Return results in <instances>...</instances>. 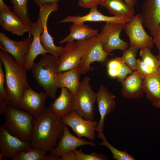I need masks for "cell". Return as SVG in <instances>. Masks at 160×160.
Wrapping results in <instances>:
<instances>
[{
	"instance_id": "1",
	"label": "cell",
	"mask_w": 160,
	"mask_h": 160,
	"mask_svg": "<svg viewBox=\"0 0 160 160\" xmlns=\"http://www.w3.org/2000/svg\"><path fill=\"white\" fill-rule=\"evenodd\" d=\"M65 124L62 118L47 107L34 117L30 143L31 147L46 153L55 147L62 136Z\"/></svg>"
},
{
	"instance_id": "2",
	"label": "cell",
	"mask_w": 160,
	"mask_h": 160,
	"mask_svg": "<svg viewBox=\"0 0 160 160\" xmlns=\"http://www.w3.org/2000/svg\"><path fill=\"white\" fill-rule=\"evenodd\" d=\"M0 59L5 71V88L7 106L16 108L26 89L29 88L27 74L24 65L18 63L4 50L0 51Z\"/></svg>"
},
{
	"instance_id": "3",
	"label": "cell",
	"mask_w": 160,
	"mask_h": 160,
	"mask_svg": "<svg viewBox=\"0 0 160 160\" xmlns=\"http://www.w3.org/2000/svg\"><path fill=\"white\" fill-rule=\"evenodd\" d=\"M59 57L47 53L38 63L34 62L31 69L32 76L39 85L52 99L56 98L58 88L55 81L57 72Z\"/></svg>"
},
{
	"instance_id": "4",
	"label": "cell",
	"mask_w": 160,
	"mask_h": 160,
	"mask_svg": "<svg viewBox=\"0 0 160 160\" xmlns=\"http://www.w3.org/2000/svg\"><path fill=\"white\" fill-rule=\"evenodd\" d=\"M3 127L10 134L25 142L30 141L34 117L28 112L7 106Z\"/></svg>"
},
{
	"instance_id": "5",
	"label": "cell",
	"mask_w": 160,
	"mask_h": 160,
	"mask_svg": "<svg viewBox=\"0 0 160 160\" xmlns=\"http://www.w3.org/2000/svg\"><path fill=\"white\" fill-rule=\"evenodd\" d=\"M81 45L83 50V54L80 60L79 68L81 74H85L94 68L91 64L97 62L104 66L108 63V56L113 54L108 53L104 49L102 43L97 36L86 40L77 41Z\"/></svg>"
},
{
	"instance_id": "6",
	"label": "cell",
	"mask_w": 160,
	"mask_h": 160,
	"mask_svg": "<svg viewBox=\"0 0 160 160\" xmlns=\"http://www.w3.org/2000/svg\"><path fill=\"white\" fill-rule=\"evenodd\" d=\"M90 81L89 78L86 76L81 81L78 92L73 95V110L86 119L93 120L95 117L94 106L97 94L93 91Z\"/></svg>"
},
{
	"instance_id": "7",
	"label": "cell",
	"mask_w": 160,
	"mask_h": 160,
	"mask_svg": "<svg viewBox=\"0 0 160 160\" xmlns=\"http://www.w3.org/2000/svg\"><path fill=\"white\" fill-rule=\"evenodd\" d=\"M142 15H134L124 24L123 29L128 36L130 46L136 47L138 49L153 47L152 37L146 32L143 26Z\"/></svg>"
},
{
	"instance_id": "8",
	"label": "cell",
	"mask_w": 160,
	"mask_h": 160,
	"mask_svg": "<svg viewBox=\"0 0 160 160\" xmlns=\"http://www.w3.org/2000/svg\"><path fill=\"white\" fill-rule=\"evenodd\" d=\"M125 24L106 22L102 26L101 32L97 36L106 52L110 53L116 49L124 51L128 48L129 44L120 38Z\"/></svg>"
},
{
	"instance_id": "9",
	"label": "cell",
	"mask_w": 160,
	"mask_h": 160,
	"mask_svg": "<svg viewBox=\"0 0 160 160\" xmlns=\"http://www.w3.org/2000/svg\"><path fill=\"white\" fill-rule=\"evenodd\" d=\"M63 122L69 126L77 137H84L90 141L95 139V128L98 124L93 120H87L72 110L68 115L62 117Z\"/></svg>"
},
{
	"instance_id": "10",
	"label": "cell",
	"mask_w": 160,
	"mask_h": 160,
	"mask_svg": "<svg viewBox=\"0 0 160 160\" xmlns=\"http://www.w3.org/2000/svg\"><path fill=\"white\" fill-rule=\"evenodd\" d=\"M39 7L38 17L41 19L43 28V33L40 37L41 43L49 53L59 57L64 46H56L55 44L53 38L49 34L47 28L48 17L51 13L57 10L58 4L57 3H51L44 4Z\"/></svg>"
},
{
	"instance_id": "11",
	"label": "cell",
	"mask_w": 160,
	"mask_h": 160,
	"mask_svg": "<svg viewBox=\"0 0 160 160\" xmlns=\"http://www.w3.org/2000/svg\"><path fill=\"white\" fill-rule=\"evenodd\" d=\"M32 39L31 35L29 34L28 38L15 41L5 33L0 32V48L12 55L18 63L24 66L25 57L28 52Z\"/></svg>"
},
{
	"instance_id": "12",
	"label": "cell",
	"mask_w": 160,
	"mask_h": 160,
	"mask_svg": "<svg viewBox=\"0 0 160 160\" xmlns=\"http://www.w3.org/2000/svg\"><path fill=\"white\" fill-rule=\"evenodd\" d=\"M48 97L45 92H38L30 87L25 90L16 108L26 111L36 117L46 109L45 103Z\"/></svg>"
},
{
	"instance_id": "13",
	"label": "cell",
	"mask_w": 160,
	"mask_h": 160,
	"mask_svg": "<svg viewBox=\"0 0 160 160\" xmlns=\"http://www.w3.org/2000/svg\"><path fill=\"white\" fill-rule=\"evenodd\" d=\"M83 54L82 47L78 41L67 42L59 57L57 72L78 67Z\"/></svg>"
},
{
	"instance_id": "14",
	"label": "cell",
	"mask_w": 160,
	"mask_h": 160,
	"mask_svg": "<svg viewBox=\"0 0 160 160\" xmlns=\"http://www.w3.org/2000/svg\"><path fill=\"white\" fill-rule=\"evenodd\" d=\"M43 30L41 19L38 17L37 21L32 23L28 32L29 34L32 36L33 39L28 52L24 59V66L27 71L31 70L34 60L38 56L49 53L43 47L40 41V37Z\"/></svg>"
},
{
	"instance_id": "15",
	"label": "cell",
	"mask_w": 160,
	"mask_h": 160,
	"mask_svg": "<svg viewBox=\"0 0 160 160\" xmlns=\"http://www.w3.org/2000/svg\"><path fill=\"white\" fill-rule=\"evenodd\" d=\"M97 94L96 102L100 119L95 130L97 132V135H99L104 133L105 117L114 111L116 104L115 96L105 86L100 85Z\"/></svg>"
},
{
	"instance_id": "16",
	"label": "cell",
	"mask_w": 160,
	"mask_h": 160,
	"mask_svg": "<svg viewBox=\"0 0 160 160\" xmlns=\"http://www.w3.org/2000/svg\"><path fill=\"white\" fill-rule=\"evenodd\" d=\"M31 147L30 141L25 142L10 134L1 126L0 127V153L4 157L12 159L19 151H27Z\"/></svg>"
},
{
	"instance_id": "17",
	"label": "cell",
	"mask_w": 160,
	"mask_h": 160,
	"mask_svg": "<svg viewBox=\"0 0 160 160\" xmlns=\"http://www.w3.org/2000/svg\"><path fill=\"white\" fill-rule=\"evenodd\" d=\"M88 145L95 146L94 141H87L84 138H79L73 135L65 124L63 134L59 141L57 146L49 151L50 154L58 159L64 154L76 149L83 145Z\"/></svg>"
},
{
	"instance_id": "18",
	"label": "cell",
	"mask_w": 160,
	"mask_h": 160,
	"mask_svg": "<svg viewBox=\"0 0 160 160\" xmlns=\"http://www.w3.org/2000/svg\"><path fill=\"white\" fill-rule=\"evenodd\" d=\"M142 8L143 24L153 37L160 24V0H144Z\"/></svg>"
},
{
	"instance_id": "19",
	"label": "cell",
	"mask_w": 160,
	"mask_h": 160,
	"mask_svg": "<svg viewBox=\"0 0 160 160\" xmlns=\"http://www.w3.org/2000/svg\"><path fill=\"white\" fill-rule=\"evenodd\" d=\"M145 76L135 71L122 82L121 95L127 99H138L144 95L142 86Z\"/></svg>"
},
{
	"instance_id": "20",
	"label": "cell",
	"mask_w": 160,
	"mask_h": 160,
	"mask_svg": "<svg viewBox=\"0 0 160 160\" xmlns=\"http://www.w3.org/2000/svg\"><path fill=\"white\" fill-rule=\"evenodd\" d=\"M89 12L84 16H68L59 22L60 23L67 22L84 23L85 22H105L111 23H124L128 21L130 19L114 16H109L103 14L97 9V6L90 9Z\"/></svg>"
},
{
	"instance_id": "21",
	"label": "cell",
	"mask_w": 160,
	"mask_h": 160,
	"mask_svg": "<svg viewBox=\"0 0 160 160\" xmlns=\"http://www.w3.org/2000/svg\"><path fill=\"white\" fill-rule=\"evenodd\" d=\"M0 24L3 29L17 36H23L29 30L10 9L0 10Z\"/></svg>"
},
{
	"instance_id": "22",
	"label": "cell",
	"mask_w": 160,
	"mask_h": 160,
	"mask_svg": "<svg viewBox=\"0 0 160 160\" xmlns=\"http://www.w3.org/2000/svg\"><path fill=\"white\" fill-rule=\"evenodd\" d=\"M81 74L78 67L64 72L57 73L55 77V83L58 88H65L74 95L78 92L81 85Z\"/></svg>"
},
{
	"instance_id": "23",
	"label": "cell",
	"mask_w": 160,
	"mask_h": 160,
	"mask_svg": "<svg viewBox=\"0 0 160 160\" xmlns=\"http://www.w3.org/2000/svg\"><path fill=\"white\" fill-rule=\"evenodd\" d=\"M73 96L65 88H61L60 95L49 104L48 108L57 116L62 117L70 114L73 109Z\"/></svg>"
},
{
	"instance_id": "24",
	"label": "cell",
	"mask_w": 160,
	"mask_h": 160,
	"mask_svg": "<svg viewBox=\"0 0 160 160\" xmlns=\"http://www.w3.org/2000/svg\"><path fill=\"white\" fill-rule=\"evenodd\" d=\"M98 30L90 27L84 23H73L70 27V33L60 41V44L68 42L81 41L97 35Z\"/></svg>"
},
{
	"instance_id": "25",
	"label": "cell",
	"mask_w": 160,
	"mask_h": 160,
	"mask_svg": "<svg viewBox=\"0 0 160 160\" xmlns=\"http://www.w3.org/2000/svg\"><path fill=\"white\" fill-rule=\"evenodd\" d=\"M100 5L116 17L130 19L135 12L134 7L128 5L124 0H101Z\"/></svg>"
},
{
	"instance_id": "26",
	"label": "cell",
	"mask_w": 160,
	"mask_h": 160,
	"mask_svg": "<svg viewBox=\"0 0 160 160\" xmlns=\"http://www.w3.org/2000/svg\"><path fill=\"white\" fill-rule=\"evenodd\" d=\"M142 88L146 98L152 103L160 100V67L155 73L145 77Z\"/></svg>"
},
{
	"instance_id": "27",
	"label": "cell",
	"mask_w": 160,
	"mask_h": 160,
	"mask_svg": "<svg viewBox=\"0 0 160 160\" xmlns=\"http://www.w3.org/2000/svg\"><path fill=\"white\" fill-rule=\"evenodd\" d=\"M45 153L38 150L32 148L27 151H19L15 153L12 160H58L50 154Z\"/></svg>"
},
{
	"instance_id": "28",
	"label": "cell",
	"mask_w": 160,
	"mask_h": 160,
	"mask_svg": "<svg viewBox=\"0 0 160 160\" xmlns=\"http://www.w3.org/2000/svg\"><path fill=\"white\" fill-rule=\"evenodd\" d=\"M28 0H11L12 12L30 28L32 23L28 16Z\"/></svg>"
},
{
	"instance_id": "29",
	"label": "cell",
	"mask_w": 160,
	"mask_h": 160,
	"mask_svg": "<svg viewBox=\"0 0 160 160\" xmlns=\"http://www.w3.org/2000/svg\"><path fill=\"white\" fill-rule=\"evenodd\" d=\"M97 137L103 140L99 144L100 146H105L107 147L112 153L113 159L116 160H135V159L125 151H121L111 145L106 140L104 133L97 135Z\"/></svg>"
},
{
	"instance_id": "30",
	"label": "cell",
	"mask_w": 160,
	"mask_h": 160,
	"mask_svg": "<svg viewBox=\"0 0 160 160\" xmlns=\"http://www.w3.org/2000/svg\"><path fill=\"white\" fill-rule=\"evenodd\" d=\"M140 55L141 60L148 66L156 71L160 67L159 61L157 57L153 55L151 49L144 48L140 49Z\"/></svg>"
},
{
	"instance_id": "31",
	"label": "cell",
	"mask_w": 160,
	"mask_h": 160,
	"mask_svg": "<svg viewBox=\"0 0 160 160\" xmlns=\"http://www.w3.org/2000/svg\"><path fill=\"white\" fill-rule=\"evenodd\" d=\"M138 49L136 47L130 46L123 52L121 58L123 62L132 70L136 71V56Z\"/></svg>"
},
{
	"instance_id": "32",
	"label": "cell",
	"mask_w": 160,
	"mask_h": 160,
	"mask_svg": "<svg viewBox=\"0 0 160 160\" xmlns=\"http://www.w3.org/2000/svg\"><path fill=\"white\" fill-rule=\"evenodd\" d=\"M3 63L0 60V115L4 114L7 107L5 100L7 95L4 84L5 83V75L2 68Z\"/></svg>"
},
{
	"instance_id": "33",
	"label": "cell",
	"mask_w": 160,
	"mask_h": 160,
	"mask_svg": "<svg viewBox=\"0 0 160 160\" xmlns=\"http://www.w3.org/2000/svg\"><path fill=\"white\" fill-rule=\"evenodd\" d=\"M74 160H108L106 155L103 154L92 153L87 154L83 153L81 149L73 150Z\"/></svg>"
},
{
	"instance_id": "34",
	"label": "cell",
	"mask_w": 160,
	"mask_h": 160,
	"mask_svg": "<svg viewBox=\"0 0 160 160\" xmlns=\"http://www.w3.org/2000/svg\"><path fill=\"white\" fill-rule=\"evenodd\" d=\"M123 62L121 57H118L108 61L107 63V72L110 77L113 78L117 77Z\"/></svg>"
},
{
	"instance_id": "35",
	"label": "cell",
	"mask_w": 160,
	"mask_h": 160,
	"mask_svg": "<svg viewBox=\"0 0 160 160\" xmlns=\"http://www.w3.org/2000/svg\"><path fill=\"white\" fill-rule=\"evenodd\" d=\"M136 71L145 76L153 74L157 71L149 67L140 59H137Z\"/></svg>"
},
{
	"instance_id": "36",
	"label": "cell",
	"mask_w": 160,
	"mask_h": 160,
	"mask_svg": "<svg viewBox=\"0 0 160 160\" xmlns=\"http://www.w3.org/2000/svg\"><path fill=\"white\" fill-rule=\"evenodd\" d=\"M133 71L127 65L122 63L119 74L116 78L117 81L119 82H122L127 76L131 73Z\"/></svg>"
},
{
	"instance_id": "37",
	"label": "cell",
	"mask_w": 160,
	"mask_h": 160,
	"mask_svg": "<svg viewBox=\"0 0 160 160\" xmlns=\"http://www.w3.org/2000/svg\"><path fill=\"white\" fill-rule=\"evenodd\" d=\"M101 0H78L79 5L84 8L90 9L97 6L100 4Z\"/></svg>"
},
{
	"instance_id": "38",
	"label": "cell",
	"mask_w": 160,
	"mask_h": 160,
	"mask_svg": "<svg viewBox=\"0 0 160 160\" xmlns=\"http://www.w3.org/2000/svg\"><path fill=\"white\" fill-rule=\"evenodd\" d=\"M153 37V43L157 46L159 51L158 55L160 56V24L159 25L157 33Z\"/></svg>"
},
{
	"instance_id": "39",
	"label": "cell",
	"mask_w": 160,
	"mask_h": 160,
	"mask_svg": "<svg viewBox=\"0 0 160 160\" xmlns=\"http://www.w3.org/2000/svg\"><path fill=\"white\" fill-rule=\"evenodd\" d=\"M60 0H33L34 2L39 7L45 4L57 3Z\"/></svg>"
},
{
	"instance_id": "40",
	"label": "cell",
	"mask_w": 160,
	"mask_h": 160,
	"mask_svg": "<svg viewBox=\"0 0 160 160\" xmlns=\"http://www.w3.org/2000/svg\"><path fill=\"white\" fill-rule=\"evenodd\" d=\"M124 1L129 6L134 7L136 4L137 0H124Z\"/></svg>"
},
{
	"instance_id": "41",
	"label": "cell",
	"mask_w": 160,
	"mask_h": 160,
	"mask_svg": "<svg viewBox=\"0 0 160 160\" xmlns=\"http://www.w3.org/2000/svg\"><path fill=\"white\" fill-rule=\"evenodd\" d=\"M10 9L9 7L6 5L3 0H0V10Z\"/></svg>"
},
{
	"instance_id": "42",
	"label": "cell",
	"mask_w": 160,
	"mask_h": 160,
	"mask_svg": "<svg viewBox=\"0 0 160 160\" xmlns=\"http://www.w3.org/2000/svg\"><path fill=\"white\" fill-rule=\"evenodd\" d=\"M152 104L156 108L160 109V100L152 103Z\"/></svg>"
},
{
	"instance_id": "43",
	"label": "cell",
	"mask_w": 160,
	"mask_h": 160,
	"mask_svg": "<svg viewBox=\"0 0 160 160\" xmlns=\"http://www.w3.org/2000/svg\"><path fill=\"white\" fill-rule=\"evenodd\" d=\"M4 157L0 153V160H2L3 159Z\"/></svg>"
},
{
	"instance_id": "44",
	"label": "cell",
	"mask_w": 160,
	"mask_h": 160,
	"mask_svg": "<svg viewBox=\"0 0 160 160\" xmlns=\"http://www.w3.org/2000/svg\"><path fill=\"white\" fill-rule=\"evenodd\" d=\"M159 61V63H160V56H159V55H157V56Z\"/></svg>"
}]
</instances>
